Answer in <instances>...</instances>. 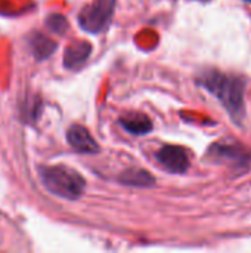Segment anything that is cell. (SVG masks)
Wrapping results in <instances>:
<instances>
[{
    "instance_id": "1",
    "label": "cell",
    "mask_w": 251,
    "mask_h": 253,
    "mask_svg": "<svg viewBox=\"0 0 251 253\" xmlns=\"http://www.w3.org/2000/svg\"><path fill=\"white\" fill-rule=\"evenodd\" d=\"M198 83L222 102L234 120L240 122L244 117L246 82L241 77L225 74L217 70H210L200 76Z\"/></svg>"
},
{
    "instance_id": "2",
    "label": "cell",
    "mask_w": 251,
    "mask_h": 253,
    "mask_svg": "<svg viewBox=\"0 0 251 253\" xmlns=\"http://www.w3.org/2000/svg\"><path fill=\"white\" fill-rule=\"evenodd\" d=\"M38 176L50 194L65 200H77L86 188L84 178L68 166H38Z\"/></svg>"
},
{
    "instance_id": "3",
    "label": "cell",
    "mask_w": 251,
    "mask_h": 253,
    "mask_svg": "<svg viewBox=\"0 0 251 253\" xmlns=\"http://www.w3.org/2000/svg\"><path fill=\"white\" fill-rule=\"evenodd\" d=\"M115 9V0H93L78 13V24L81 30L98 34L102 33L111 22Z\"/></svg>"
},
{
    "instance_id": "4",
    "label": "cell",
    "mask_w": 251,
    "mask_h": 253,
    "mask_svg": "<svg viewBox=\"0 0 251 253\" xmlns=\"http://www.w3.org/2000/svg\"><path fill=\"white\" fill-rule=\"evenodd\" d=\"M209 157L217 163L228 162V163H235L238 166H246L251 162V151L237 142L222 141L213 144L209 148Z\"/></svg>"
},
{
    "instance_id": "5",
    "label": "cell",
    "mask_w": 251,
    "mask_h": 253,
    "mask_svg": "<svg viewBox=\"0 0 251 253\" xmlns=\"http://www.w3.org/2000/svg\"><path fill=\"white\" fill-rule=\"evenodd\" d=\"M157 162L170 173H185L189 169V156L179 145H164L155 153Z\"/></svg>"
},
{
    "instance_id": "6",
    "label": "cell",
    "mask_w": 251,
    "mask_h": 253,
    "mask_svg": "<svg viewBox=\"0 0 251 253\" xmlns=\"http://www.w3.org/2000/svg\"><path fill=\"white\" fill-rule=\"evenodd\" d=\"M67 141L70 147L81 154H95L99 151L98 142L93 139L90 132L80 125H72L67 132Z\"/></svg>"
},
{
    "instance_id": "7",
    "label": "cell",
    "mask_w": 251,
    "mask_h": 253,
    "mask_svg": "<svg viewBox=\"0 0 251 253\" xmlns=\"http://www.w3.org/2000/svg\"><path fill=\"white\" fill-rule=\"evenodd\" d=\"M92 53V44L84 40L72 42L67 46L64 52V67L68 70H77L80 68L90 56Z\"/></svg>"
},
{
    "instance_id": "8",
    "label": "cell",
    "mask_w": 251,
    "mask_h": 253,
    "mask_svg": "<svg viewBox=\"0 0 251 253\" xmlns=\"http://www.w3.org/2000/svg\"><path fill=\"white\" fill-rule=\"evenodd\" d=\"M27 43L28 47L33 53V56L37 61H44L49 56L53 55V52L56 50L58 44L55 42H52L49 37L43 36L38 31H33L28 37H27Z\"/></svg>"
},
{
    "instance_id": "9",
    "label": "cell",
    "mask_w": 251,
    "mask_h": 253,
    "mask_svg": "<svg viewBox=\"0 0 251 253\" xmlns=\"http://www.w3.org/2000/svg\"><path fill=\"white\" fill-rule=\"evenodd\" d=\"M118 125L130 135L135 136H141V135H146L152 130V122L149 120L148 116L141 114V113H132L127 116L120 117Z\"/></svg>"
},
{
    "instance_id": "10",
    "label": "cell",
    "mask_w": 251,
    "mask_h": 253,
    "mask_svg": "<svg viewBox=\"0 0 251 253\" xmlns=\"http://www.w3.org/2000/svg\"><path fill=\"white\" fill-rule=\"evenodd\" d=\"M120 182L123 185H130V187H154L155 185V178L145 169H127L120 175Z\"/></svg>"
},
{
    "instance_id": "11",
    "label": "cell",
    "mask_w": 251,
    "mask_h": 253,
    "mask_svg": "<svg viewBox=\"0 0 251 253\" xmlns=\"http://www.w3.org/2000/svg\"><path fill=\"white\" fill-rule=\"evenodd\" d=\"M46 25L50 31L56 34H65L68 30V21L64 15L61 13H52L46 19Z\"/></svg>"
},
{
    "instance_id": "12",
    "label": "cell",
    "mask_w": 251,
    "mask_h": 253,
    "mask_svg": "<svg viewBox=\"0 0 251 253\" xmlns=\"http://www.w3.org/2000/svg\"><path fill=\"white\" fill-rule=\"evenodd\" d=\"M246 1H247V3H250V4H251V0H246Z\"/></svg>"
},
{
    "instance_id": "13",
    "label": "cell",
    "mask_w": 251,
    "mask_h": 253,
    "mask_svg": "<svg viewBox=\"0 0 251 253\" xmlns=\"http://www.w3.org/2000/svg\"><path fill=\"white\" fill-rule=\"evenodd\" d=\"M198 1H209V0H198Z\"/></svg>"
}]
</instances>
